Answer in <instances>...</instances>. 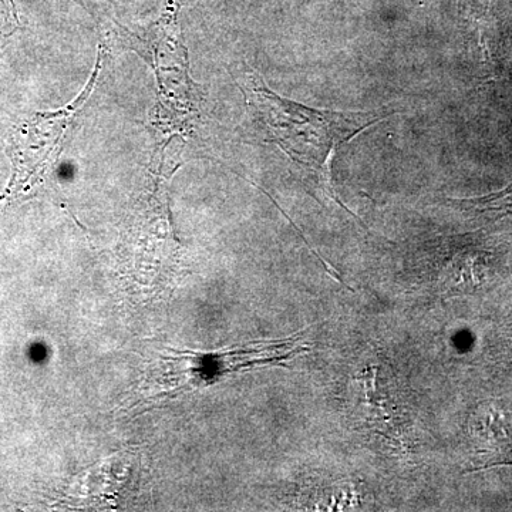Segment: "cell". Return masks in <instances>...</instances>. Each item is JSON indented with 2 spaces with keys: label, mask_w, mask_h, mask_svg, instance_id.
Wrapping results in <instances>:
<instances>
[{
  "label": "cell",
  "mask_w": 512,
  "mask_h": 512,
  "mask_svg": "<svg viewBox=\"0 0 512 512\" xmlns=\"http://www.w3.org/2000/svg\"><path fill=\"white\" fill-rule=\"evenodd\" d=\"M241 87L256 119L272 141L298 165L308 187L353 215L333 190V157L350 138L389 119L393 111L312 109L272 93L256 74L248 76Z\"/></svg>",
  "instance_id": "1"
},
{
  "label": "cell",
  "mask_w": 512,
  "mask_h": 512,
  "mask_svg": "<svg viewBox=\"0 0 512 512\" xmlns=\"http://www.w3.org/2000/svg\"><path fill=\"white\" fill-rule=\"evenodd\" d=\"M101 53L86 89L73 103L53 113H40L20 123L10 140L13 175L0 201H10L40 187L55 173L67 133L92 96L101 72Z\"/></svg>",
  "instance_id": "2"
},
{
  "label": "cell",
  "mask_w": 512,
  "mask_h": 512,
  "mask_svg": "<svg viewBox=\"0 0 512 512\" xmlns=\"http://www.w3.org/2000/svg\"><path fill=\"white\" fill-rule=\"evenodd\" d=\"M298 339L281 340V342L258 343L254 348H241L218 353L177 352V360L191 363L188 372L198 375L197 383L214 380L215 377L237 372L247 367L276 363L301 352L303 346L296 345Z\"/></svg>",
  "instance_id": "3"
},
{
  "label": "cell",
  "mask_w": 512,
  "mask_h": 512,
  "mask_svg": "<svg viewBox=\"0 0 512 512\" xmlns=\"http://www.w3.org/2000/svg\"><path fill=\"white\" fill-rule=\"evenodd\" d=\"M454 204L461 205L468 210L476 211H498L512 212V184L505 190L497 192V194L487 195L483 198H474V200L453 201Z\"/></svg>",
  "instance_id": "4"
},
{
  "label": "cell",
  "mask_w": 512,
  "mask_h": 512,
  "mask_svg": "<svg viewBox=\"0 0 512 512\" xmlns=\"http://www.w3.org/2000/svg\"><path fill=\"white\" fill-rule=\"evenodd\" d=\"M16 28V15L12 3L0 0V32H12Z\"/></svg>",
  "instance_id": "5"
}]
</instances>
